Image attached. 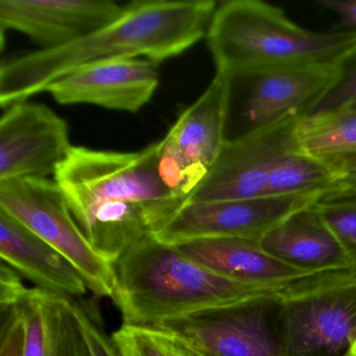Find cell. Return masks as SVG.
Segmentation results:
<instances>
[{
  "instance_id": "obj_13",
  "label": "cell",
  "mask_w": 356,
  "mask_h": 356,
  "mask_svg": "<svg viewBox=\"0 0 356 356\" xmlns=\"http://www.w3.org/2000/svg\"><path fill=\"white\" fill-rule=\"evenodd\" d=\"M157 64L138 58L93 62L54 81L47 92L61 105L99 106L116 111H139L159 84Z\"/></svg>"
},
{
  "instance_id": "obj_19",
  "label": "cell",
  "mask_w": 356,
  "mask_h": 356,
  "mask_svg": "<svg viewBox=\"0 0 356 356\" xmlns=\"http://www.w3.org/2000/svg\"><path fill=\"white\" fill-rule=\"evenodd\" d=\"M341 181L335 166L302 151L298 143L283 154L268 179V197L318 193Z\"/></svg>"
},
{
  "instance_id": "obj_2",
  "label": "cell",
  "mask_w": 356,
  "mask_h": 356,
  "mask_svg": "<svg viewBox=\"0 0 356 356\" xmlns=\"http://www.w3.org/2000/svg\"><path fill=\"white\" fill-rule=\"evenodd\" d=\"M218 8L213 0H140L95 34L56 49H41L1 64L0 106L26 102L72 70L103 60L147 58L158 64L206 37Z\"/></svg>"
},
{
  "instance_id": "obj_4",
  "label": "cell",
  "mask_w": 356,
  "mask_h": 356,
  "mask_svg": "<svg viewBox=\"0 0 356 356\" xmlns=\"http://www.w3.org/2000/svg\"><path fill=\"white\" fill-rule=\"evenodd\" d=\"M206 39L216 72L231 80L285 66L345 65L356 55V31L312 32L258 0L220 3Z\"/></svg>"
},
{
  "instance_id": "obj_6",
  "label": "cell",
  "mask_w": 356,
  "mask_h": 356,
  "mask_svg": "<svg viewBox=\"0 0 356 356\" xmlns=\"http://www.w3.org/2000/svg\"><path fill=\"white\" fill-rule=\"evenodd\" d=\"M282 356H354L356 272H333L287 296L280 314Z\"/></svg>"
},
{
  "instance_id": "obj_15",
  "label": "cell",
  "mask_w": 356,
  "mask_h": 356,
  "mask_svg": "<svg viewBox=\"0 0 356 356\" xmlns=\"http://www.w3.org/2000/svg\"><path fill=\"white\" fill-rule=\"evenodd\" d=\"M314 203L270 229L258 241L260 247L279 261L308 275L353 270L343 245Z\"/></svg>"
},
{
  "instance_id": "obj_29",
  "label": "cell",
  "mask_w": 356,
  "mask_h": 356,
  "mask_svg": "<svg viewBox=\"0 0 356 356\" xmlns=\"http://www.w3.org/2000/svg\"><path fill=\"white\" fill-rule=\"evenodd\" d=\"M341 181L356 184V158L339 166Z\"/></svg>"
},
{
  "instance_id": "obj_14",
  "label": "cell",
  "mask_w": 356,
  "mask_h": 356,
  "mask_svg": "<svg viewBox=\"0 0 356 356\" xmlns=\"http://www.w3.org/2000/svg\"><path fill=\"white\" fill-rule=\"evenodd\" d=\"M124 11L111 0H0V26L56 49L95 34Z\"/></svg>"
},
{
  "instance_id": "obj_17",
  "label": "cell",
  "mask_w": 356,
  "mask_h": 356,
  "mask_svg": "<svg viewBox=\"0 0 356 356\" xmlns=\"http://www.w3.org/2000/svg\"><path fill=\"white\" fill-rule=\"evenodd\" d=\"M175 247L210 270L239 282L279 285L308 276L268 255L256 239L218 237L197 239Z\"/></svg>"
},
{
  "instance_id": "obj_11",
  "label": "cell",
  "mask_w": 356,
  "mask_h": 356,
  "mask_svg": "<svg viewBox=\"0 0 356 356\" xmlns=\"http://www.w3.org/2000/svg\"><path fill=\"white\" fill-rule=\"evenodd\" d=\"M72 145L68 124L40 104H14L0 120V181L55 176Z\"/></svg>"
},
{
  "instance_id": "obj_31",
  "label": "cell",
  "mask_w": 356,
  "mask_h": 356,
  "mask_svg": "<svg viewBox=\"0 0 356 356\" xmlns=\"http://www.w3.org/2000/svg\"><path fill=\"white\" fill-rule=\"evenodd\" d=\"M354 356H356V347H355V351H354Z\"/></svg>"
},
{
  "instance_id": "obj_12",
  "label": "cell",
  "mask_w": 356,
  "mask_h": 356,
  "mask_svg": "<svg viewBox=\"0 0 356 356\" xmlns=\"http://www.w3.org/2000/svg\"><path fill=\"white\" fill-rule=\"evenodd\" d=\"M343 67L285 66L238 78L248 82L241 101V116L245 126L243 134L307 115L337 85Z\"/></svg>"
},
{
  "instance_id": "obj_7",
  "label": "cell",
  "mask_w": 356,
  "mask_h": 356,
  "mask_svg": "<svg viewBox=\"0 0 356 356\" xmlns=\"http://www.w3.org/2000/svg\"><path fill=\"white\" fill-rule=\"evenodd\" d=\"M231 90V79L216 72L203 95L159 141L160 178L184 203L205 180L226 143Z\"/></svg>"
},
{
  "instance_id": "obj_20",
  "label": "cell",
  "mask_w": 356,
  "mask_h": 356,
  "mask_svg": "<svg viewBox=\"0 0 356 356\" xmlns=\"http://www.w3.org/2000/svg\"><path fill=\"white\" fill-rule=\"evenodd\" d=\"M38 289V287H37ZM44 330V355L92 356L72 298L38 289Z\"/></svg>"
},
{
  "instance_id": "obj_8",
  "label": "cell",
  "mask_w": 356,
  "mask_h": 356,
  "mask_svg": "<svg viewBox=\"0 0 356 356\" xmlns=\"http://www.w3.org/2000/svg\"><path fill=\"white\" fill-rule=\"evenodd\" d=\"M286 297L256 298L153 327L172 335L197 356H282L280 314Z\"/></svg>"
},
{
  "instance_id": "obj_1",
  "label": "cell",
  "mask_w": 356,
  "mask_h": 356,
  "mask_svg": "<svg viewBox=\"0 0 356 356\" xmlns=\"http://www.w3.org/2000/svg\"><path fill=\"white\" fill-rule=\"evenodd\" d=\"M158 152L159 141L135 153L72 147L56 172L79 226L113 264L185 204L162 182Z\"/></svg>"
},
{
  "instance_id": "obj_3",
  "label": "cell",
  "mask_w": 356,
  "mask_h": 356,
  "mask_svg": "<svg viewBox=\"0 0 356 356\" xmlns=\"http://www.w3.org/2000/svg\"><path fill=\"white\" fill-rule=\"evenodd\" d=\"M114 268L112 300L124 324L149 327L256 298L293 295L322 278V274L308 275L279 285L239 282L210 270L153 235L124 252Z\"/></svg>"
},
{
  "instance_id": "obj_16",
  "label": "cell",
  "mask_w": 356,
  "mask_h": 356,
  "mask_svg": "<svg viewBox=\"0 0 356 356\" xmlns=\"http://www.w3.org/2000/svg\"><path fill=\"white\" fill-rule=\"evenodd\" d=\"M0 256L22 276L43 291L66 297L87 293L86 282L59 251L0 209Z\"/></svg>"
},
{
  "instance_id": "obj_27",
  "label": "cell",
  "mask_w": 356,
  "mask_h": 356,
  "mask_svg": "<svg viewBox=\"0 0 356 356\" xmlns=\"http://www.w3.org/2000/svg\"><path fill=\"white\" fill-rule=\"evenodd\" d=\"M318 3L339 16L341 31H356V0H318Z\"/></svg>"
},
{
  "instance_id": "obj_30",
  "label": "cell",
  "mask_w": 356,
  "mask_h": 356,
  "mask_svg": "<svg viewBox=\"0 0 356 356\" xmlns=\"http://www.w3.org/2000/svg\"><path fill=\"white\" fill-rule=\"evenodd\" d=\"M343 110H349V111H355L356 112V99H354V101L352 102V103L350 104V105L348 106V107Z\"/></svg>"
},
{
  "instance_id": "obj_10",
  "label": "cell",
  "mask_w": 356,
  "mask_h": 356,
  "mask_svg": "<svg viewBox=\"0 0 356 356\" xmlns=\"http://www.w3.org/2000/svg\"><path fill=\"white\" fill-rule=\"evenodd\" d=\"M322 191L185 203L153 236L170 245L218 237L259 241L287 216L314 203Z\"/></svg>"
},
{
  "instance_id": "obj_9",
  "label": "cell",
  "mask_w": 356,
  "mask_h": 356,
  "mask_svg": "<svg viewBox=\"0 0 356 356\" xmlns=\"http://www.w3.org/2000/svg\"><path fill=\"white\" fill-rule=\"evenodd\" d=\"M302 118L227 138L220 157L186 203L268 197V179L279 158L298 145Z\"/></svg>"
},
{
  "instance_id": "obj_21",
  "label": "cell",
  "mask_w": 356,
  "mask_h": 356,
  "mask_svg": "<svg viewBox=\"0 0 356 356\" xmlns=\"http://www.w3.org/2000/svg\"><path fill=\"white\" fill-rule=\"evenodd\" d=\"M314 205L341 241L356 272V184L339 181L324 189Z\"/></svg>"
},
{
  "instance_id": "obj_24",
  "label": "cell",
  "mask_w": 356,
  "mask_h": 356,
  "mask_svg": "<svg viewBox=\"0 0 356 356\" xmlns=\"http://www.w3.org/2000/svg\"><path fill=\"white\" fill-rule=\"evenodd\" d=\"M0 356H24V314L19 306L3 314Z\"/></svg>"
},
{
  "instance_id": "obj_5",
  "label": "cell",
  "mask_w": 356,
  "mask_h": 356,
  "mask_svg": "<svg viewBox=\"0 0 356 356\" xmlns=\"http://www.w3.org/2000/svg\"><path fill=\"white\" fill-rule=\"evenodd\" d=\"M0 209L67 258L95 295L112 298L116 281L114 264L91 245L55 181H0Z\"/></svg>"
},
{
  "instance_id": "obj_26",
  "label": "cell",
  "mask_w": 356,
  "mask_h": 356,
  "mask_svg": "<svg viewBox=\"0 0 356 356\" xmlns=\"http://www.w3.org/2000/svg\"><path fill=\"white\" fill-rule=\"evenodd\" d=\"M30 289H26L22 275L3 261L0 268V309L1 314L9 312L22 303Z\"/></svg>"
},
{
  "instance_id": "obj_25",
  "label": "cell",
  "mask_w": 356,
  "mask_h": 356,
  "mask_svg": "<svg viewBox=\"0 0 356 356\" xmlns=\"http://www.w3.org/2000/svg\"><path fill=\"white\" fill-rule=\"evenodd\" d=\"M76 320L92 356H120L111 339L99 328L81 306L74 305Z\"/></svg>"
},
{
  "instance_id": "obj_22",
  "label": "cell",
  "mask_w": 356,
  "mask_h": 356,
  "mask_svg": "<svg viewBox=\"0 0 356 356\" xmlns=\"http://www.w3.org/2000/svg\"><path fill=\"white\" fill-rule=\"evenodd\" d=\"M111 339L120 356H170L166 334L155 327L122 324Z\"/></svg>"
},
{
  "instance_id": "obj_28",
  "label": "cell",
  "mask_w": 356,
  "mask_h": 356,
  "mask_svg": "<svg viewBox=\"0 0 356 356\" xmlns=\"http://www.w3.org/2000/svg\"><path fill=\"white\" fill-rule=\"evenodd\" d=\"M165 333L166 339H168V351H170V356H197L195 352L191 351V350L189 349V348H187L184 343H181V341H179L178 339H175V337H172V335L168 334V333Z\"/></svg>"
},
{
  "instance_id": "obj_18",
  "label": "cell",
  "mask_w": 356,
  "mask_h": 356,
  "mask_svg": "<svg viewBox=\"0 0 356 356\" xmlns=\"http://www.w3.org/2000/svg\"><path fill=\"white\" fill-rule=\"evenodd\" d=\"M297 140L302 151L337 168L356 158V112L304 116L298 126Z\"/></svg>"
},
{
  "instance_id": "obj_23",
  "label": "cell",
  "mask_w": 356,
  "mask_h": 356,
  "mask_svg": "<svg viewBox=\"0 0 356 356\" xmlns=\"http://www.w3.org/2000/svg\"><path fill=\"white\" fill-rule=\"evenodd\" d=\"M356 99V55L343 67L334 87L316 104L306 116L322 115L346 109Z\"/></svg>"
}]
</instances>
